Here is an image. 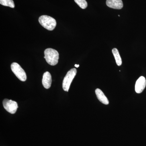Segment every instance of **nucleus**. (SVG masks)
Returning <instances> with one entry per match:
<instances>
[{
    "label": "nucleus",
    "mask_w": 146,
    "mask_h": 146,
    "mask_svg": "<svg viewBox=\"0 0 146 146\" xmlns=\"http://www.w3.org/2000/svg\"><path fill=\"white\" fill-rule=\"evenodd\" d=\"M44 55V58L49 65L54 66L58 63L59 54L56 50L50 48H47L45 50Z\"/></svg>",
    "instance_id": "nucleus-1"
},
{
    "label": "nucleus",
    "mask_w": 146,
    "mask_h": 146,
    "mask_svg": "<svg viewBox=\"0 0 146 146\" xmlns=\"http://www.w3.org/2000/svg\"><path fill=\"white\" fill-rule=\"evenodd\" d=\"M39 22L42 27L49 31L53 30L56 26V22L54 18L46 15L40 16Z\"/></svg>",
    "instance_id": "nucleus-2"
},
{
    "label": "nucleus",
    "mask_w": 146,
    "mask_h": 146,
    "mask_svg": "<svg viewBox=\"0 0 146 146\" xmlns=\"http://www.w3.org/2000/svg\"><path fill=\"white\" fill-rule=\"evenodd\" d=\"M76 73L77 70L75 68H73L68 71L63 80V88L64 91L67 92L69 91L71 84L74 78Z\"/></svg>",
    "instance_id": "nucleus-3"
},
{
    "label": "nucleus",
    "mask_w": 146,
    "mask_h": 146,
    "mask_svg": "<svg viewBox=\"0 0 146 146\" xmlns=\"http://www.w3.org/2000/svg\"><path fill=\"white\" fill-rule=\"evenodd\" d=\"M11 69L16 76L21 81L25 82L27 80V75L23 69L18 63H13L11 65Z\"/></svg>",
    "instance_id": "nucleus-4"
},
{
    "label": "nucleus",
    "mask_w": 146,
    "mask_h": 146,
    "mask_svg": "<svg viewBox=\"0 0 146 146\" xmlns=\"http://www.w3.org/2000/svg\"><path fill=\"white\" fill-rule=\"evenodd\" d=\"M3 106L7 112L13 114L16 113L18 108V104L16 102L8 99H5L3 102Z\"/></svg>",
    "instance_id": "nucleus-5"
},
{
    "label": "nucleus",
    "mask_w": 146,
    "mask_h": 146,
    "mask_svg": "<svg viewBox=\"0 0 146 146\" xmlns=\"http://www.w3.org/2000/svg\"><path fill=\"white\" fill-rule=\"evenodd\" d=\"M146 85V79L144 76L140 77L137 80L135 84V90L137 94H141L145 88Z\"/></svg>",
    "instance_id": "nucleus-6"
},
{
    "label": "nucleus",
    "mask_w": 146,
    "mask_h": 146,
    "mask_svg": "<svg viewBox=\"0 0 146 146\" xmlns=\"http://www.w3.org/2000/svg\"><path fill=\"white\" fill-rule=\"evenodd\" d=\"M106 3L108 7L114 9H121L123 6L122 0H107Z\"/></svg>",
    "instance_id": "nucleus-7"
},
{
    "label": "nucleus",
    "mask_w": 146,
    "mask_h": 146,
    "mask_svg": "<svg viewBox=\"0 0 146 146\" xmlns=\"http://www.w3.org/2000/svg\"><path fill=\"white\" fill-rule=\"evenodd\" d=\"M42 84L46 89H49L52 83V77L49 72L44 73L42 80Z\"/></svg>",
    "instance_id": "nucleus-8"
},
{
    "label": "nucleus",
    "mask_w": 146,
    "mask_h": 146,
    "mask_svg": "<svg viewBox=\"0 0 146 146\" xmlns=\"http://www.w3.org/2000/svg\"><path fill=\"white\" fill-rule=\"evenodd\" d=\"M95 92H96L97 98L101 102L105 105L109 104V101L107 97L105 95L101 90L99 89H97Z\"/></svg>",
    "instance_id": "nucleus-9"
},
{
    "label": "nucleus",
    "mask_w": 146,
    "mask_h": 146,
    "mask_svg": "<svg viewBox=\"0 0 146 146\" xmlns=\"http://www.w3.org/2000/svg\"><path fill=\"white\" fill-rule=\"evenodd\" d=\"M112 52L114 57H115L117 65L119 66H121L122 63V61L121 58L119 53V51L116 48H114L112 50Z\"/></svg>",
    "instance_id": "nucleus-10"
},
{
    "label": "nucleus",
    "mask_w": 146,
    "mask_h": 146,
    "mask_svg": "<svg viewBox=\"0 0 146 146\" xmlns=\"http://www.w3.org/2000/svg\"><path fill=\"white\" fill-rule=\"evenodd\" d=\"M0 4L2 5L9 7L11 8L15 7V4L13 0H0Z\"/></svg>",
    "instance_id": "nucleus-11"
},
{
    "label": "nucleus",
    "mask_w": 146,
    "mask_h": 146,
    "mask_svg": "<svg viewBox=\"0 0 146 146\" xmlns=\"http://www.w3.org/2000/svg\"><path fill=\"white\" fill-rule=\"evenodd\" d=\"M74 1L82 9H85L87 7L88 4L86 0H74Z\"/></svg>",
    "instance_id": "nucleus-12"
},
{
    "label": "nucleus",
    "mask_w": 146,
    "mask_h": 146,
    "mask_svg": "<svg viewBox=\"0 0 146 146\" xmlns=\"http://www.w3.org/2000/svg\"><path fill=\"white\" fill-rule=\"evenodd\" d=\"M75 67H76V68H78V67H79V65L76 64V65H75Z\"/></svg>",
    "instance_id": "nucleus-13"
}]
</instances>
